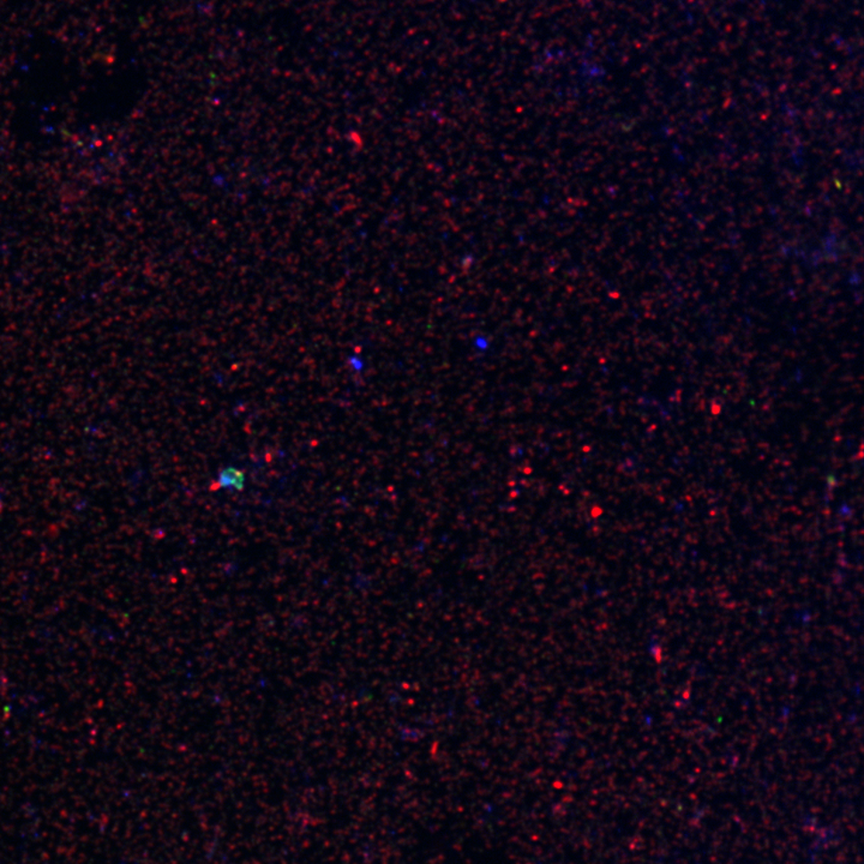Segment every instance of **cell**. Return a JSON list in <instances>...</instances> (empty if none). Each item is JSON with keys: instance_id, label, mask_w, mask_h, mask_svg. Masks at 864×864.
<instances>
[{"instance_id": "obj_1", "label": "cell", "mask_w": 864, "mask_h": 864, "mask_svg": "<svg viewBox=\"0 0 864 864\" xmlns=\"http://www.w3.org/2000/svg\"><path fill=\"white\" fill-rule=\"evenodd\" d=\"M245 475L240 469L236 468H227L224 469L223 471L219 473V478H217V483L223 487V489H234L237 492L244 489L245 486Z\"/></svg>"}]
</instances>
